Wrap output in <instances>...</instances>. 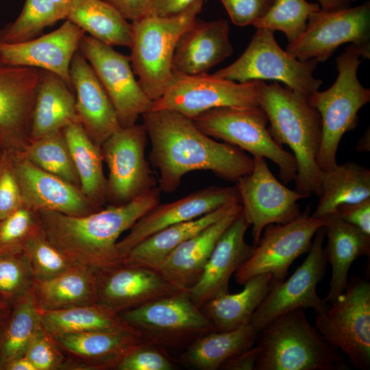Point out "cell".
Returning <instances> with one entry per match:
<instances>
[{
    "label": "cell",
    "instance_id": "obj_1",
    "mask_svg": "<svg viewBox=\"0 0 370 370\" xmlns=\"http://www.w3.org/2000/svg\"><path fill=\"white\" fill-rule=\"evenodd\" d=\"M142 117L151 142L149 158L160 173V192H175L183 177L194 171H209L223 180L237 182L253 169V157L214 140L178 112L150 110Z\"/></svg>",
    "mask_w": 370,
    "mask_h": 370
},
{
    "label": "cell",
    "instance_id": "obj_2",
    "mask_svg": "<svg viewBox=\"0 0 370 370\" xmlns=\"http://www.w3.org/2000/svg\"><path fill=\"white\" fill-rule=\"evenodd\" d=\"M160 195L155 186L127 203L83 216L39 211L42 231L77 264L95 273L114 267L123 264L116 246L120 236L160 203Z\"/></svg>",
    "mask_w": 370,
    "mask_h": 370
},
{
    "label": "cell",
    "instance_id": "obj_3",
    "mask_svg": "<svg viewBox=\"0 0 370 370\" xmlns=\"http://www.w3.org/2000/svg\"><path fill=\"white\" fill-rule=\"evenodd\" d=\"M259 106L267 116L269 132L280 145H288L297 163L295 190L305 197L321 193L317 156L322 137L321 119L306 97L278 82L259 81Z\"/></svg>",
    "mask_w": 370,
    "mask_h": 370
},
{
    "label": "cell",
    "instance_id": "obj_4",
    "mask_svg": "<svg viewBox=\"0 0 370 370\" xmlns=\"http://www.w3.org/2000/svg\"><path fill=\"white\" fill-rule=\"evenodd\" d=\"M305 310H291L258 332L255 370L348 369L340 351L310 323Z\"/></svg>",
    "mask_w": 370,
    "mask_h": 370
},
{
    "label": "cell",
    "instance_id": "obj_5",
    "mask_svg": "<svg viewBox=\"0 0 370 370\" xmlns=\"http://www.w3.org/2000/svg\"><path fill=\"white\" fill-rule=\"evenodd\" d=\"M204 3V0H195L176 14H149L131 22V65L140 85L153 101L161 97L172 77L178 40L197 18Z\"/></svg>",
    "mask_w": 370,
    "mask_h": 370
},
{
    "label": "cell",
    "instance_id": "obj_6",
    "mask_svg": "<svg viewBox=\"0 0 370 370\" xmlns=\"http://www.w3.org/2000/svg\"><path fill=\"white\" fill-rule=\"evenodd\" d=\"M359 58L345 50L336 60L338 76L332 86L306 97L321 119L322 137L317 156L321 171H329L338 164L336 152L343 136L356 127L358 111L370 101V90L358 78L362 62Z\"/></svg>",
    "mask_w": 370,
    "mask_h": 370
},
{
    "label": "cell",
    "instance_id": "obj_7",
    "mask_svg": "<svg viewBox=\"0 0 370 370\" xmlns=\"http://www.w3.org/2000/svg\"><path fill=\"white\" fill-rule=\"evenodd\" d=\"M204 134L250 153L271 160L279 168L281 182L295 180L297 163L266 127L269 120L261 107H222L208 110L192 119Z\"/></svg>",
    "mask_w": 370,
    "mask_h": 370
},
{
    "label": "cell",
    "instance_id": "obj_8",
    "mask_svg": "<svg viewBox=\"0 0 370 370\" xmlns=\"http://www.w3.org/2000/svg\"><path fill=\"white\" fill-rule=\"evenodd\" d=\"M119 315L145 342L182 352L199 337L215 331L185 292L161 297Z\"/></svg>",
    "mask_w": 370,
    "mask_h": 370
},
{
    "label": "cell",
    "instance_id": "obj_9",
    "mask_svg": "<svg viewBox=\"0 0 370 370\" xmlns=\"http://www.w3.org/2000/svg\"><path fill=\"white\" fill-rule=\"evenodd\" d=\"M318 63L315 59L307 61L296 59L278 45L273 31L257 28L243 54L213 75L237 82L280 81L308 97L319 90L322 83L313 76Z\"/></svg>",
    "mask_w": 370,
    "mask_h": 370
},
{
    "label": "cell",
    "instance_id": "obj_10",
    "mask_svg": "<svg viewBox=\"0 0 370 370\" xmlns=\"http://www.w3.org/2000/svg\"><path fill=\"white\" fill-rule=\"evenodd\" d=\"M328 309L315 317V327L359 370L370 369V283L358 277Z\"/></svg>",
    "mask_w": 370,
    "mask_h": 370
},
{
    "label": "cell",
    "instance_id": "obj_11",
    "mask_svg": "<svg viewBox=\"0 0 370 370\" xmlns=\"http://www.w3.org/2000/svg\"><path fill=\"white\" fill-rule=\"evenodd\" d=\"M259 81L237 82L207 73H173L164 91L151 110H171L190 119L217 108L258 106Z\"/></svg>",
    "mask_w": 370,
    "mask_h": 370
},
{
    "label": "cell",
    "instance_id": "obj_12",
    "mask_svg": "<svg viewBox=\"0 0 370 370\" xmlns=\"http://www.w3.org/2000/svg\"><path fill=\"white\" fill-rule=\"evenodd\" d=\"M325 224V219L314 217L308 206L288 223L267 225L250 257L234 273L235 280L243 285L258 275L270 273L272 284L282 282L293 262L308 253L315 233Z\"/></svg>",
    "mask_w": 370,
    "mask_h": 370
},
{
    "label": "cell",
    "instance_id": "obj_13",
    "mask_svg": "<svg viewBox=\"0 0 370 370\" xmlns=\"http://www.w3.org/2000/svg\"><path fill=\"white\" fill-rule=\"evenodd\" d=\"M325 237V229L323 226L315 233L312 247L303 263L288 279L271 284L250 321L257 332L278 317L297 308H312L317 314L328 309L327 301L317 293L328 263L323 247Z\"/></svg>",
    "mask_w": 370,
    "mask_h": 370
},
{
    "label": "cell",
    "instance_id": "obj_14",
    "mask_svg": "<svg viewBox=\"0 0 370 370\" xmlns=\"http://www.w3.org/2000/svg\"><path fill=\"white\" fill-rule=\"evenodd\" d=\"M78 51L88 61L116 111L121 127L136 123L151 110L153 101L135 77L130 56L89 35L82 38Z\"/></svg>",
    "mask_w": 370,
    "mask_h": 370
},
{
    "label": "cell",
    "instance_id": "obj_15",
    "mask_svg": "<svg viewBox=\"0 0 370 370\" xmlns=\"http://www.w3.org/2000/svg\"><path fill=\"white\" fill-rule=\"evenodd\" d=\"M147 134L143 124L121 127L101 145L109 170L107 201L110 205L127 203L156 186L145 158Z\"/></svg>",
    "mask_w": 370,
    "mask_h": 370
},
{
    "label": "cell",
    "instance_id": "obj_16",
    "mask_svg": "<svg viewBox=\"0 0 370 370\" xmlns=\"http://www.w3.org/2000/svg\"><path fill=\"white\" fill-rule=\"evenodd\" d=\"M370 3L334 11L321 9L311 14L304 32L288 42L286 51L300 61L328 60L340 47L350 42L370 45Z\"/></svg>",
    "mask_w": 370,
    "mask_h": 370
},
{
    "label": "cell",
    "instance_id": "obj_17",
    "mask_svg": "<svg viewBox=\"0 0 370 370\" xmlns=\"http://www.w3.org/2000/svg\"><path fill=\"white\" fill-rule=\"evenodd\" d=\"M253 158L252 171L236 182V186L242 212L252 225L256 245L267 225L284 224L297 218L301 214L297 201L306 197L280 182L271 171L266 158Z\"/></svg>",
    "mask_w": 370,
    "mask_h": 370
},
{
    "label": "cell",
    "instance_id": "obj_18",
    "mask_svg": "<svg viewBox=\"0 0 370 370\" xmlns=\"http://www.w3.org/2000/svg\"><path fill=\"white\" fill-rule=\"evenodd\" d=\"M42 69L0 66V145L21 153L30 140L32 112Z\"/></svg>",
    "mask_w": 370,
    "mask_h": 370
},
{
    "label": "cell",
    "instance_id": "obj_19",
    "mask_svg": "<svg viewBox=\"0 0 370 370\" xmlns=\"http://www.w3.org/2000/svg\"><path fill=\"white\" fill-rule=\"evenodd\" d=\"M234 203L241 204L236 186H209L172 202L159 203L140 217L118 241L119 254L123 262L133 247L158 231Z\"/></svg>",
    "mask_w": 370,
    "mask_h": 370
},
{
    "label": "cell",
    "instance_id": "obj_20",
    "mask_svg": "<svg viewBox=\"0 0 370 370\" xmlns=\"http://www.w3.org/2000/svg\"><path fill=\"white\" fill-rule=\"evenodd\" d=\"M85 34L81 28L66 20L56 30L34 39L17 43L0 42V62L5 66L49 71L58 75L73 90L71 63Z\"/></svg>",
    "mask_w": 370,
    "mask_h": 370
},
{
    "label": "cell",
    "instance_id": "obj_21",
    "mask_svg": "<svg viewBox=\"0 0 370 370\" xmlns=\"http://www.w3.org/2000/svg\"><path fill=\"white\" fill-rule=\"evenodd\" d=\"M96 275L97 303L119 314L184 292L159 271L140 266L122 264L96 272Z\"/></svg>",
    "mask_w": 370,
    "mask_h": 370
},
{
    "label": "cell",
    "instance_id": "obj_22",
    "mask_svg": "<svg viewBox=\"0 0 370 370\" xmlns=\"http://www.w3.org/2000/svg\"><path fill=\"white\" fill-rule=\"evenodd\" d=\"M13 164L25 206L38 212L71 216L97 211L79 186L41 169L18 154H13Z\"/></svg>",
    "mask_w": 370,
    "mask_h": 370
},
{
    "label": "cell",
    "instance_id": "obj_23",
    "mask_svg": "<svg viewBox=\"0 0 370 370\" xmlns=\"http://www.w3.org/2000/svg\"><path fill=\"white\" fill-rule=\"evenodd\" d=\"M249 226L241 211L217 241L199 280L187 292L198 307L230 293L232 276L250 257L254 247L245 239Z\"/></svg>",
    "mask_w": 370,
    "mask_h": 370
},
{
    "label": "cell",
    "instance_id": "obj_24",
    "mask_svg": "<svg viewBox=\"0 0 370 370\" xmlns=\"http://www.w3.org/2000/svg\"><path fill=\"white\" fill-rule=\"evenodd\" d=\"M53 336L66 356L62 369L114 370L125 355L145 342L136 330L89 332Z\"/></svg>",
    "mask_w": 370,
    "mask_h": 370
},
{
    "label": "cell",
    "instance_id": "obj_25",
    "mask_svg": "<svg viewBox=\"0 0 370 370\" xmlns=\"http://www.w3.org/2000/svg\"><path fill=\"white\" fill-rule=\"evenodd\" d=\"M78 121L100 146L121 128L114 108L94 70L77 51L70 66Z\"/></svg>",
    "mask_w": 370,
    "mask_h": 370
},
{
    "label": "cell",
    "instance_id": "obj_26",
    "mask_svg": "<svg viewBox=\"0 0 370 370\" xmlns=\"http://www.w3.org/2000/svg\"><path fill=\"white\" fill-rule=\"evenodd\" d=\"M227 21H206L197 18L181 35L172 61V71L182 75L207 73L232 55Z\"/></svg>",
    "mask_w": 370,
    "mask_h": 370
},
{
    "label": "cell",
    "instance_id": "obj_27",
    "mask_svg": "<svg viewBox=\"0 0 370 370\" xmlns=\"http://www.w3.org/2000/svg\"><path fill=\"white\" fill-rule=\"evenodd\" d=\"M241 211L242 206L184 241L167 256L158 271L187 293L199 280L217 241Z\"/></svg>",
    "mask_w": 370,
    "mask_h": 370
},
{
    "label": "cell",
    "instance_id": "obj_28",
    "mask_svg": "<svg viewBox=\"0 0 370 370\" xmlns=\"http://www.w3.org/2000/svg\"><path fill=\"white\" fill-rule=\"evenodd\" d=\"M323 218L327 237L324 253L332 267L330 288L325 300L332 303L344 292L353 262L363 255L369 257L370 235L345 222L334 212Z\"/></svg>",
    "mask_w": 370,
    "mask_h": 370
},
{
    "label": "cell",
    "instance_id": "obj_29",
    "mask_svg": "<svg viewBox=\"0 0 370 370\" xmlns=\"http://www.w3.org/2000/svg\"><path fill=\"white\" fill-rule=\"evenodd\" d=\"M241 206L240 203L229 204L194 219L164 227L133 247L123 264L158 271L181 243Z\"/></svg>",
    "mask_w": 370,
    "mask_h": 370
},
{
    "label": "cell",
    "instance_id": "obj_30",
    "mask_svg": "<svg viewBox=\"0 0 370 370\" xmlns=\"http://www.w3.org/2000/svg\"><path fill=\"white\" fill-rule=\"evenodd\" d=\"M79 122L73 90L56 74L42 69L34 105L30 140L63 130Z\"/></svg>",
    "mask_w": 370,
    "mask_h": 370
},
{
    "label": "cell",
    "instance_id": "obj_31",
    "mask_svg": "<svg viewBox=\"0 0 370 370\" xmlns=\"http://www.w3.org/2000/svg\"><path fill=\"white\" fill-rule=\"evenodd\" d=\"M33 296L39 310H56L97 302L96 273L75 265L47 280H36Z\"/></svg>",
    "mask_w": 370,
    "mask_h": 370
},
{
    "label": "cell",
    "instance_id": "obj_32",
    "mask_svg": "<svg viewBox=\"0 0 370 370\" xmlns=\"http://www.w3.org/2000/svg\"><path fill=\"white\" fill-rule=\"evenodd\" d=\"M270 273L258 275L244 284L243 289L213 298L201 309L219 332L236 330L250 323L251 317L271 286Z\"/></svg>",
    "mask_w": 370,
    "mask_h": 370
},
{
    "label": "cell",
    "instance_id": "obj_33",
    "mask_svg": "<svg viewBox=\"0 0 370 370\" xmlns=\"http://www.w3.org/2000/svg\"><path fill=\"white\" fill-rule=\"evenodd\" d=\"M75 169L79 188L96 210L107 202V178L103 169L101 147L89 137L79 122L63 129Z\"/></svg>",
    "mask_w": 370,
    "mask_h": 370
},
{
    "label": "cell",
    "instance_id": "obj_34",
    "mask_svg": "<svg viewBox=\"0 0 370 370\" xmlns=\"http://www.w3.org/2000/svg\"><path fill=\"white\" fill-rule=\"evenodd\" d=\"M258 332L249 323L229 332H212L180 352L179 361L198 370H217L228 358L255 345Z\"/></svg>",
    "mask_w": 370,
    "mask_h": 370
},
{
    "label": "cell",
    "instance_id": "obj_35",
    "mask_svg": "<svg viewBox=\"0 0 370 370\" xmlns=\"http://www.w3.org/2000/svg\"><path fill=\"white\" fill-rule=\"evenodd\" d=\"M321 193L312 215L317 218L334 212L343 204H354L370 198V170L354 162L337 164L321 172Z\"/></svg>",
    "mask_w": 370,
    "mask_h": 370
},
{
    "label": "cell",
    "instance_id": "obj_36",
    "mask_svg": "<svg viewBox=\"0 0 370 370\" xmlns=\"http://www.w3.org/2000/svg\"><path fill=\"white\" fill-rule=\"evenodd\" d=\"M39 314L42 327L53 336L136 330L119 313L98 303L62 310H39Z\"/></svg>",
    "mask_w": 370,
    "mask_h": 370
},
{
    "label": "cell",
    "instance_id": "obj_37",
    "mask_svg": "<svg viewBox=\"0 0 370 370\" xmlns=\"http://www.w3.org/2000/svg\"><path fill=\"white\" fill-rule=\"evenodd\" d=\"M69 20L85 33L110 46L130 47V23L103 0H71Z\"/></svg>",
    "mask_w": 370,
    "mask_h": 370
},
{
    "label": "cell",
    "instance_id": "obj_38",
    "mask_svg": "<svg viewBox=\"0 0 370 370\" xmlns=\"http://www.w3.org/2000/svg\"><path fill=\"white\" fill-rule=\"evenodd\" d=\"M41 327L39 310L32 291L12 306L3 334L0 370L11 360L25 355Z\"/></svg>",
    "mask_w": 370,
    "mask_h": 370
},
{
    "label": "cell",
    "instance_id": "obj_39",
    "mask_svg": "<svg viewBox=\"0 0 370 370\" xmlns=\"http://www.w3.org/2000/svg\"><path fill=\"white\" fill-rule=\"evenodd\" d=\"M71 0L56 3L52 0H25L16 18L0 29V42L17 43L34 39L43 29L66 19Z\"/></svg>",
    "mask_w": 370,
    "mask_h": 370
},
{
    "label": "cell",
    "instance_id": "obj_40",
    "mask_svg": "<svg viewBox=\"0 0 370 370\" xmlns=\"http://www.w3.org/2000/svg\"><path fill=\"white\" fill-rule=\"evenodd\" d=\"M18 154L41 169L79 187L63 131L29 140Z\"/></svg>",
    "mask_w": 370,
    "mask_h": 370
},
{
    "label": "cell",
    "instance_id": "obj_41",
    "mask_svg": "<svg viewBox=\"0 0 370 370\" xmlns=\"http://www.w3.org/2000/svg\"><path fill=\"white\" fill-rule=\"evenodd\" d=\"M320 9L319 3L306 0H275L268 12L253 25L281 31L291 42L304 32L310 16Z\"/></svg>",
    "mask_w": 370,
    "mask_h": 370
},
{
    "label": "cell",
    "instance_id": "obj_42",
    "mask_svg": "<svg viewBox=\"0 0 370 370\" xmlns=\"http://www.w3.org/2000/svg\"><path fill=\"white\" fill-rule=\"evenodd\" d=\"M23 253L30 265L35 281L53 278L79 265L48 241L42 230L27 241Z\"/></svg>",
    "mask_w": 370,
    "mask_h": 370
},
{
    "label": "cell",
    "instance_id": "obj_43",
    "mask_svg": "<svg viewBox=\"0 0 370 370\" xmlns=\"http://www.w3.org/2000/svg\"><path fill=\"white\" fill-rule=\"evenodd\" d=\"M42 230L38 211L25 205L0 220V255L18 254Z\"/></svg>",
    "mask_w": 370,
    "mask_h": 370
},
{
    "label": "cell",
    "instance_id": "obj_44",
    "mask_svg": "<svg viewBox=\"0 0 370 370\" xmlns=\"http://www.w3.org/2000/svg\"><path fill=\"white\" fill-rule=\"evenodd\" d=\"M35 278L23 251L0 255V298L11 306L33 289Z\"/></svg>",
    "mask_w": 370,
    "mask_h": 370
},
{
    "label": "cell",
    "instance_id": "obj_45",
    "mask_svg": "<svg viewBox=\"0 0 370 370\" xmlns=\"http://www.w3.org/2000/svg\"><path fill=\"white\" fill-rule=\"evenodd\" d=\"M175 367L169 351L144 342L125 355L114 370H173Z\"/></svg>",
    "mask_w": 370,
    "mask_h": 370
},
{
    "label": "cell",
    "instance_id": "obj_46",
    "mask_svg": "<svg viewBox=\"0 0 370 370\" xmlns=\"http://www.w3.org/2000/svg\"><path fill=\"white\" fill-rule=\"evenodd\" d=\"M25 355L36 370L62 369L66 360V356L54 337L42 325L29 343Z\"/></svg>",
    "mask_w": 370,
    "mask_h": 370
},
{
    "label": "cell",
    "instance_id": "obj_47",
    "mask_svg": "<svg viewBox=\"0 0 370 370\" xmlns=\"http://www.w3.org/2000/svg\"><path fill=\"white\" fill-rule=\"evenodd\" d=\"M23 205L13 164V154L4 151L0 158V220Z\"/></svg>",
    "mask_w": 370,
    "mask_h": 370
},
{
    "label": "cell",
    "instance_id": "obj_48",
    "mask_svg": "<svg viewBox=\"0 0 370 370\" xmlns=\"http://www.w3.org/2000/svg\"><path fill=\"white\" fill-rule=\"evenodd\" d=\"M237 26L253 25L269 10L275 0H220Z\"/></svg>",
    "mask_w": 370,
    "mask_h": 370
},
{
    "label": "cell",
    "instance_id": "obj_49",
    "mask_svg": "<svg viewBox=\"0 0 370 370\" xmlns=\"http://www.w3.org/2000/svg\"><path fill=\"white\" fill-rule=\"evenodd\" d=\"M334 212L345 222L370 235V198L354 204L341 205Z\"/></svg>",
    "mask_w": 370,
    "mask_h": 370
},
{
    "label": "cell",
    "instance_id": "obj_50",
    "mask_svg": "<svg viewBox=\"0 0 370 370\" xmlns=\"http://www.w3.org/2000/svg\"><path fill=\"white\" fill-rule=\"evenodd\" d=\"M131 22L150 14L155 0H103Z\"/></svg>",
    "mask_w": 370,
    "mask_h": 370
},
{
    "label": "cell",
    "instance_id": "obj_51",
    "mask_svg": "<svg viewBox=\"0 0 370 370\" xmlns=\"http://www.w3.org/2000/svg\"><path fill=\"white\" fill-rule=\"evenodd\" d=\"M258 357L256 345L228 358L221 366V370H255Z\"/></svg>",
    "mask_w": 370,
    "mask_h": 370
},
{
    "label": "cell",
    "instance_id": "obj_52",
    "mask_svg": "<svg viewBox=\"0 0 370 370\" xmlns=\"http://www.w3.org/2000/svg\"><path fill=\"white\" fill-rule=\"evenodd\" d=\"M195 0H155L150 14L166 16L176 14L188 6Z\"/></svg>",
    "mask_w": 370,
    "mask_h": 370
},
{
    "label": "cell",
    "instance_id": "obj_53",
    "mask_svg": "<svg viewBox=\"0 0 370 370\" xmlns=\"http://www.w3.org/2000/svg\"><path fill=\"white\" fill-rule=\"evenodd\" d=\"M3 370H36V369L31 360L23 355L9 362Z\"/></svg>",
    "mask_w": 370,
    "mask_h": 370
},
{
    "label": "cell",
    "instance_id": "obj_54",
    "mask_svg": "<svg viewBox=\"0 0 370 370\" xmlns=\"http://www.w3.org/2000/svg\"><path fill=\"white\" fill-rule=\"evenodd\" d=\"M323 11H334L351 7L358 0H317Z\"/></svg>",
    "mask_w": 370,
    "mask_h": 370
},
{
    "label": "cell",
    "instance_id": "obj_55",
    "mask_svg": "<svg viewBox=\"0 0 370 370\" xmlns=\"http://www.w3.org/2000/svg\"><path fill=\"white\" fill-rule=\"evenodd\" d=\"M356 149L358 151H368L370 149V134L369 130H367L357 143Z\"/></svg>",
    "mask_w": 370,
    "mask_h": 370
},
{
    "label": "cell",
    "instance_id": "obj_56",
    "mask_svg": "<svg viewBox=\"0 0 370 370\" xmlns=\"http://www.w3.org/2000/svg\"><path fill=\"white\" fill-rule=\"evenodd\" d=\"M12 310V306L0 298V319H8Z\"/></svg>",
    "mask_w": 370,
    "mask_h": 370
},
{
    "label": "cell",
    "instance_id": "obj_57",
    "mask_svg": "<svg viewBox=\"0 0 370 370\" xmlns=\"http://www.w3.org/2000/svg\"><path fill=\"white\" fill-rule=\"evenodd\" d=\"M9 318V317H8ZM8 319H0V356L3 343V334Z\"/></svg>",
    "mask_w": 370,
    "mask_h": 370
},
{
    "label": "cell",
    "instance_id": "obj_58",
    "mask_svg": "<svg viewBox=\"0 0 370 370\" xmlns=\"http://www.w3.org/2000/svg\"><path fill=\"white\" fill-rule=\"evenodd\" d=\"M53 1H54L55 3H64L66 1H68L69 0H52Z\"/></svg>",
    "mask_w": 370,
    "mask_h": 370
},
{
    "label": "cell",
    "instance_id": "obj_59",
    "mask_svg": "<svg viewBox=\"0 0 370 370\" xmlns=\"http://www.w3.org/2000/svg\"><path fill=\"white\" fill-rule=\"evenodd\" d=\"M4 150L3 149V148L1 147V146L0 145V158L1 157L3 153Z\"/></svg>",
    "mask_w": 370,
    "mask_h": 370
},
{
    "label": "cell",
    "instance_id": "obj_60",
    "mask_svg": "<svg viewBox=\"0 0 370 370\" xmlns=\"http://www.w3.org/2000/svg\"><path fill=\"white\" fill-rule=\"evenodd\" d=\"M0 66H3L2 64H1V62H0Z\"/></svg>",
    "mask_w": 370,
    "mask_h": 370
},
{
    "label": "cell",
    "instance_id": "obj_61",
    "mask_svg": "<svg viewBox=\"0 0 370 370\" xmlns=\"http://www.w3.org/2000/svg\"></svg>",
    "mask_w": 370,
    "mask_h": 370
}]
</instances>
